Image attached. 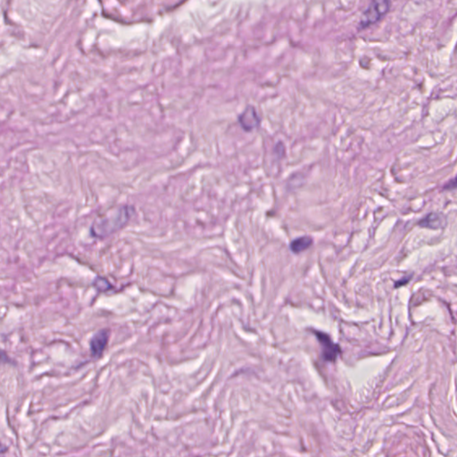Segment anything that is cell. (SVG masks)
<instances>
[{"mask_svg":"<svg viewBox=\"0 0 457 457\" xmlns=\"http://www.w3.org/2000/svg\"><path fill=\"white\" fill-rule=\"evenodd\" d=\"M134 212V208L129 205H121L109 210L95 221L91 227L92 235L99 239L113 235L127 225Z\"/></svg>","mask_w":457,"mask_h":457,"instance_id":"obj_1","label":"cell"},{"mask_svg":"<svg viewBox=\"0 0 457 457\" xmlns=\"http://www.w3.org/2000/svg\"><path fill=\"white\" fill-rule=\"evenodd\" d=\"M390 7L389 0H373L366 11L363 13L360 21V26L365 28L371 24L377 23L388 12Z\"/></svg>","mask_w":457,"mask_h":457,"instance_id":"obj_2","label":"cell"},{"mask_svg":"<svg viewBox=\"0 0 457 457\" xmlns=\"http://www.w3.org/2000/svg\"><path fill=\"white\" fill-rule=\"evenodd\" d=\"M321 347V356L327 362L334 363L340 354V347L331 340L330 336L321 331H314Z\"/></svg>","mask_w":457,"mask_h":457,"instance_id":"obj_3","label":"cell"},{"mask_svg":"<svg viewBox=\"0 0 457 457\" xmlns=\"http://www.w3.org/2000/svg\"><path fill=\"white\" fill-rule=\"evenodd\" d=\"M260 122L259 115L252 105L246 107L245 110L239 115V123L246 132H252L255 130V128L259 126Z\"/></svg>","mask_w":457,"mask_h":457,"instance_id":"obj_4","label":"cell"},{"mask_svg":"<svg viewBox=\"0 0 457 457\" xmlns=\"http://www.w3.org/2000/svg\"><path fill=\"white\" fill-rule=\"evenodd\" d=\"M109 330H101L91 338L90 342V352L94 358H99L107 346Z\"/></svg>","mask_w":457,"mask_h":457,"instance_id":"obj_5","label":"cell"},{"mask_svg":"<svg viewBox=\"0 0 457 457\" xmlns=\"http://www.w3.org/2000/svg\"><path fill=\"white\" fill-rule=\"evenodd\" d=\"M447 218L441 212H430L419 222V226L429 230H439L446 226Z\"/></svg>","mask_w":457,"mask_h":457,"instance_id":"obj_6","label":"cell"},{"mask_svg":"<svg viewBox=\"0 0 457 457\" xmlns=\"http://www.w3.org/2000/svg\"><path fill=\"white\" fill-rule=\"evenodd\" d=\"M314 243V241L309 236H304L297 238L296 240L291 241L290 243V250L295 254H300L302 252L308 249Z\"/></svg>","mask_w":457,"mask_h":457,"instance_id":"obj_7","label":"cell"},{"mask_svg":"<svg viewBox=\"0 0 457 457\" xmlns=\"http://www.w3.org/2000/svg\"><path fill=\"white\" fill-rule=\"evenodd\" d=\"M456 188H457V179L454 178L444 187V189H455Z\"/></svg>","mask_w":457,"mask_h":457,"instance_id":"obj_8","label":"cell"},{"mask_svg":"<svg viewBox=\"0 0 457 457\" xmlns=\"http://www.w3.org/2000/svg\"><path fill=\"white\" fill-rule=\"evenodd\" d=\"M8 356L5 352H4L2 349H0V363H7L8 362Z\"/></svg>","mask_w":457,"mask_h":457,"instance_id":"obj_9","label":"cell"},{"mask_svg":"<svg viewBox=\"0 0 457 457\" xmlns=\"http://www.w3.org/2000/svg\"><path fill=\"white\" fill-rule=\"evenodd\" d=\"M411 277L409 278H404L403 280H401L399 281L396 282V287H402L403 285H405V283L408 282L409 280H410Z\"/></svg>","mask_w":457,"mask_h":457,"instance_id":"obj_10","label":"cell"},{"mask_svg":"<svg viewBox=\"0 0 457 457\" xmlns=\"http://www.w3.org/2000/svg\"><path fill=\"white\" fill-rule=\"evenodd\" d=\"M7 450H8V448H7L6 446H5V445H3V444L0 442V455H1V454H4V453L6 452Z\"/></svg>","mask_w":457,"mask_h":457,"instance_id":"obj_11","label":"cell"}]
</instances>
